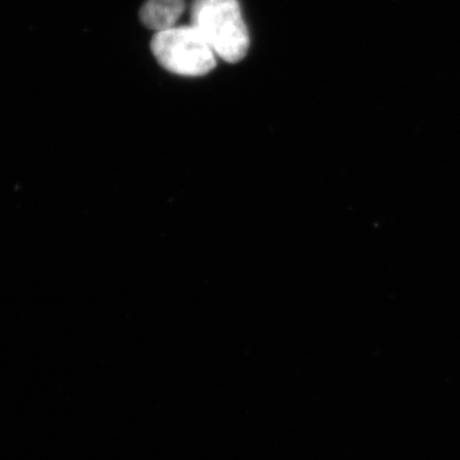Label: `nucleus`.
Instances as JSON below:
<instances>
[{
	"instance_id": "obj_1",
	"label": "nucleus",
	"mask_w": 460,
	"mask_h": 460,
	"mask_svg": "<svg viewBox=\"0 0 460 460\" xmlns=\"http://www.w3.org/2000/svg\"><path fill=\"white\" fill-rule=\"evenodd\" d=\"M190 18L215 54L226 62L237 63L246 57L250 35L238 0H193Z\"/></svg>"
},
{
	"instance_id": "obj_2",
	"label": "nucleus",
	"mask_w": 460,
	"mask_h": 460,
	"mask_svg": "<svg viewBox=\"0 0 460 460\" xmlns=\"http://www.w3.org/2000/svg\"><path fill=\"white\" fill-rule=\"evenodd\" d=\"M151 50L157 62L174 75L201 77L217 66V54L193 25L156 32Z\"/></svg>"
},
{
	"instance_id": "obj_3",
	"label": "nucleus",
	"mask_w": 460,
	"mask_h": 460,
	"mask_svg": "<svg viewBox=\"0 0 460 460\" xmlns=\"http://www.w3.org/2000/svg\"><path fill=\"white\" fill-rule=\"evenodd\" d=\"M184 0H147L141 8L140 18L147 29L160 32L174 27L183 14Z\"/></svg>"
}]
</instances>
